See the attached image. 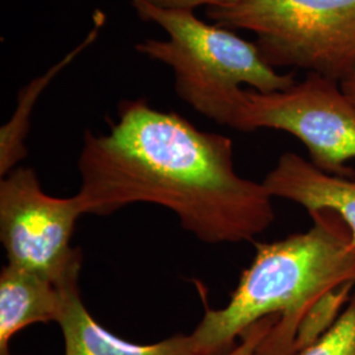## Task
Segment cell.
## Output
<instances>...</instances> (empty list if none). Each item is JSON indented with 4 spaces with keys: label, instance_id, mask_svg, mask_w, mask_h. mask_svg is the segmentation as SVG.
Wrapping results in <instances>:
<instances>
[{
    "label": "cell",
    "instance_id": "obj_1",
    "mask_svg": "<svg viewBox=\"0 0 355 355\" xmlns=\"http://www.w3.org/2000/svg\"><path fill=\"white\" fill-rule=\"evenodd\" d=\"M78 171L83 215L157 204L209 245L254 241L275 220L265 184L236 171L229 137L200 130L145 99L120 103L108 133L86 130Z\"/></svg>",
    "mask_w": 355,
    "mask_h": 355
},
{
    "label": "cell",
    "instance_id": "obj_2",
    "mask_svg": "<svg viewBox=\"0 0 355 355\" xmlns=\"http://www.w3.org/2000/svg\"><path fill=\"white\" fill-rule=\"evenodd\" d=\"M309 217L312 227L303 233L255 243L250 266L223 308L204 303L192 336L211 354L228 353L245 330L270 315L299 334L320 305L354 290L355 245L347 225L328 209Z\"/></svg>",
    "mask_w": 355,
    "mask_h": 355
},
{
    "label": "cell",
    "instance_id": "obj_3",
    "mask_svg": "<svg viewBox=\"0 0 355 355\" xmlns=\"http://www.w3.org/2000/svg\"><path fill=\"white\" fill-rule=\"evenodd\" d=\"M132 7L142 21L162 28L167 36L145 38L135 45L136 51L167 66L178 96L220 125H230L243 85L268 94L297 82L295 74H282L267 64L254 42L205 23L195 12L166 11L145 3Z\"/></svg>",
    "mask_w": 355,
    "mask_h": 355
},
{
    "label": "cell",
    "instance_id": "obj_4",
    "mask_svg": "<svg viewBox=\"0 0 355 355\" xmlns=\"http://www.w3.org/2000/svg\"><path fill=\"white\" fill-rule=\"evenodd\" d=\"M216 26L255 36L267 64L341 80L355 67V0H241L208 8Z\"/></svg>",
    "mask_w": 355,
    "mask_h": 355
},
{
    "label": "cell",
    "instance_id": "obj_5",
    "mask_svg": "<svg viewBox=\"0 0 355 355\" xmlns=\"http://www.w3.org/2000/svg\"><path fill=\"white\" fill-rule=\"evenodd\" d=\"M229 128L240 132L275 129L303 142L309 161L321 171L355 178V104L338 80L306 74L275 92L243 89Z\"/></svg>",
    "mask_w": 355,
    "mask_h": 355
},
{
    "label": "cell",
    "instance_id": "obj_6",
    "mask_svg": "<svg viewBox=\"0 0 355 355\" xmlns=\"http://www.w3.org/2000/svg\"><path fill=\"white\" fill-rule=\"evenodd\" d=\"M83 215L76 195L51 196L31 167H15L0 180V241L7 263L54 282L80 272V249L70 242Z\"/></svg>",
    "mask_w": 355,
    "mask_h": 355
},
{
    "label": "cell",
    "instance_id": "obj_7",
    "mask_svg": "<svg viewBox=\"0 0 355 355\" xmlns=\"http://www.w3.org/2000/svg\"><path fill=\"white\" fill-rule=\"evenodd\" d=\"M57 324L62 330L64 355H212L191 334L141 345L114 336L92 318L83 304L79 277L66 284L64 303Z\"/></svg>",
    "mask_w": 355,
    "mask_h": 355
},
{
    "label": "cell",
    "instance_id": "obj_8",
    "mask_svg": "<svg viewBox=\"0 0 355 355\" xmlns=\"http://www.w3.org/2000/svg\"><path fill=\"white\" fill-rule=\"evenodd\" d=\"M272 198L299 204L308 215L328 209L340 216L355 245V178L321 171L296 153L282 154L262 180Z\"/></svg>",
    "mask_w": 355,
    "mask_h": 355
},
{
    "label": "cell",
    "instance_id": "obj_9",
    "mask_svg": "<svg viewBox=\"0 0 355 355\" xmlns=\"http://www.w3.org/2000/svg\"><path fill=\"white\" fill-rule=\"evenodd\" d=\"M79 274L58 283L8 263L1 268L0 355H12L10 343L20 330L38 322H57L64 306L66 284Z\"/></svg>",
    "mask_w": 355,
    "mask_h": 355
},
{
    "label": "cell",
    "instance_id": "obj_10",
    "mask_svg": "<svg viewBox=\"0 0 355 355\" xmlns=\"http://www.w3.org/2000/svg\"><path fill=\"white\" fill-rule=\"evenodd\" d=\"M105 15L102 11H96L92 16V26L80 40L74 49L67 51L58 62L51 64V67L41 76H36L24 86L19 92L17 105L13 112L11 120L0 129V174L1 177L7 175L15 168L17 162H20L26 152V140L29 132L31 116L41 94L48 89V86L54 80L55 76L62 73L69 64H73L76 58L92 46L101 36L105 24Z\"/></svg>",
    "mask_w": 355,
    "mask_h": 355
},
{
    "label": "cell",
    "instance_id": "obj_11",
    "mask_svg": "<svg viewBox=\"0 0 355 355\" xmlns=\"http://www.w3.org/2000/svg\"><path fill=\"white\" fill-rule=\"evenodd\" d=\"M279 315L261 318L245 330L239 343L224 355H296L297 343L275 329Z\"/></svg>",
    "mask_w": 355,
    "mask_h": 355
},
{
    "label": "cell",
    "instance_id": "obj_12",
    "mask_svg": "<svg viewBox=\"0 0 355 355\" xmlns=\"http://www.w3.org/2000/svg\"><path fill=\"white\" fill-rule=\"evenodd\" d=\"M296 355H355V288L329 328Z\"/></svg>",
    "mask_w": 355,
    "mask_h": 355
},
{
    "label": "cell",
    "instance_id": "obj_13",
    "mask_svg": "<svg viewBox=\"0 0 355 355\" xmlns=\"http://www.w3.org/2000/svg\"><path fill=\"white\" fill-rule=\"evenodd\" d=\"M133 3H145L155 8H161L166 11H189L193 12L199 7L208 8H227L232 7L241 0H129Z\"/></svg>",
    "mask_w": 355,
    "mask_h": 355
},
{
    "label": "cell",
    "instance_id": "obj_14",
    "mask_svg": "<svg viewBox=\"0 0 355 355\" xmlns=\"http://www.w3.org/2000/svg\"><path fill=\"white\" fill-rule=\"evenodd\" d=\"M340 86L343 89V94L355 104V67L340 80Z\"/></svg>",
    "mask_w": 355,
    "mask_h": 355
}]
</instances>
